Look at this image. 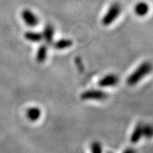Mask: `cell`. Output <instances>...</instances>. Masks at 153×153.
Returning a JSON list of instances; mask_svg holds the SVG:
<instances>
[{"label":"cell","mask_w":153,"mask_h":153,"mask_svg":"<svg viewBox=\"0 0 153 153\" xmlns=\"http://www.w3.org/2000/svg\"><path fill=\"white\" fill-rule=\"evenodd\" d=\"M108 153H112V152H108Z\"/></svg>","instance_id":"2e32d148"},{"label":"cell","mask_w":153,"mask_h":153,"mask_svg":"<svg viewBox=\"0 0 153 153\" xmlns=\"http://www.w3.org/2000/svg\"><path fill=\"white\" fill-rule=\"evenodd\" d=\"M54 34H55V29L54 27H53V25L50 24H46V26L45 27L44 30H43V33H42L43 39H45V41L46 42V43L50 44V43L53 42Z\"/></svg>","instance_id":"8992f818"},{"label":"cell","mask_w":153,"mask_h":153,"mask_svg":"<svg viewBox=\"0 0 153 153\" xmlns=\"http://www.w3.org/2000/svg\"><path fill=\"white\" fill-rule=\"evenodd\" d=\"M73 42L71 39H67V38H64V39H60V40L57 41L56 42L54 43V47L56 49H64V48H67L69 47L72 46Z\"/></svg>","instance_id":"8fae6325"},{"label":"cell","mask_w":153,"mask_h":153,"mask_svg":"<svg viewBox=\"0 0 153 153\" xmlns=\"http://www.w3.org/2000/svg\"><path fill=\"white\" fill-rule=\"evenodd\" d=\"M153 66L151 62L145 61L139 65L137 68L127 79V84L129 86L136 85L141 79L152 71Z\"/></svg>","instance_id":"6da1fadb"},{"label":"cell","mask_w":153,"mask_h":153,"mask_svg":"<svg viewBox=\"0 0 153 153\" xmlns=\"http://www.w3.org/2000/svg\"><path fill=\"white\" fill-rule=\"evenodd\" d=\"M142 123H137L135 126L133 132L131 134V143H137V141L141 140V138L143 137V132H142Z\"/></svg>","instance_id":"52a82bcc"},{"label":"cell","mask_w":153,"mask_h":153,"mask_svg":"<svg viewBox=\"0 0 153 153\" xmlns=\"http://www.w3.org/2000/svg\"><path fill=\"white\" fill-rule=\"evenodd\" d=\"M91 153H102V145L99 141H94L91 144Z\"/></svg>","instance_id":"5bb4252c"},{"label":"cell","mask_w":153,"mask_h":153,"mask_svg":"<svg viewBox=\"0 0 153 153\" xmlns=\"http://www.w3.org/2000/svg\"><path fill=\"white\" fill-rule=\"evenodd\" d=\"M142 132L143 137L147 139L153 137V124L152 123H143L142 124Z\"/></svg>","instance_id":"4fadbf2b"},{"label":"cell","mask_w":153,"mask_h":153,"mask_svg":"<svg viewBox=\"0 0 153 153\" xmlns=\"http://www.w3.org/2000/svg\"><path fill=\"white\" fill-rule=\"evenodd\" d=\"M21 16L25 24L29 27H36L38 24V18L30 10L25 9L21 12Z\"/></svg>","instance_id":"277c9868"},{"label":"cell","mask_w":153,"mask_h":153,"mask_svg":"<svg viewBox=\"0 0 153 153\" xmlns=\"http://www.w3.org/2000/svg\"><path fill=\"white\" fill-rule=\"evenodd\" d=\"M123 153H137V152H136L135 149H132V148H127L123 152Z\"/></svg>","instance_id":"9a60e30c"},{"label":"cell","mask_w":153,"mask_h":153,"mask_svg":"<svg viewBox=\"0 0 153 153\" xmlns=\"http://www.w3.org/2000/svg\"><path fill=\"white\" fill-rule=\"evenodd\" d=\"M121 13V6L118 2H114L109 6V10L105 15L103 16L102 23L103 25L108 26L116 20V19L120 16Z\"/></svg>","instance_id":"7a4b0ae2"},{"label":"cell","mask_w":153,"mask_h":153,"mask_svg":"<svg viewBox=\"0 0 153 153\" xmlns=\"http://www.w3.org/2000/svg\"><path fill=\"white\" fill-rule=\"evenodd\" d=\"M47 51H48V49H47V46L45 45H42L39 47L36 56V59L38 62H43L46 59Z\"/></svg>","instance_id":"7c38bea8"},{"label":"cell","mask_w":153,"mask_h":153,"mask_svg":"<svg viewBox=\"0 0 153 153\" xmlns=\"http://www.w3.org/2000/svg\"><path fill=\"white\" fill-rule=\"evenodd\" d=\"M26 116L30 121H37L41 117V110L37 107H31L27 110Z\"/></svg>","instance_id":"9c48e42d"},{"label":"cell","mask_w":153,"mask_h":153,"mask_svg":"<svg viewBox=\"0 0 153 153\" xmlns=\"http://www.w3.org/2000/svg\"><path fill=\"white\" fill-rule=\"evenodd\" d=\"M119 77L116 74H108L106 76H103L102 78L99 81V86L102 88H105V87H113L117 85L119 83Z\"/></svg>","instance_id":"5b68a950"},{"label":"cell","mask_w":153,"mask_h":153,"mask_svg":"<svg viewBox=\"0 0 153 153\" xmlns=\"http://www.w3.org/2000/svg\"><path fill=\"white\" fill-rule=\"evenodd\" d=\"M83 100H103L108 98V94L101 90H88L81 95Z\"/></svg>","instance_id":"3957f363"},{"label":"cell","mask_w":153,"mask_h":153,"mask_svg":"<svg viewBox=\"0 0 153 153\" xmlns=\"http://www.w3.org/2000/svg\"><path fill=\"white\" fill-rule=\"evenodd\" d=\"M149 11V6L145 2H140L134 6L135 13L139 16H144L148 14Z\"/></svg>","instance_id":"ba28073f"},{"label":"cell","mask_w":153,"mask_h":153,"mask_svg":"<svg viewBox=\"0 0 153 153\" xmlns=\"http://www.w3.org/2000/svg\"><path fill=\"white\" fill-rule=\"evenodd\" d=\"M24 37L27 40L32 42H38L43 39L42 34L38 32H34V31H27L24 34Z\"/></svg>","instance_id":"30bf717a"}]
</instances>
